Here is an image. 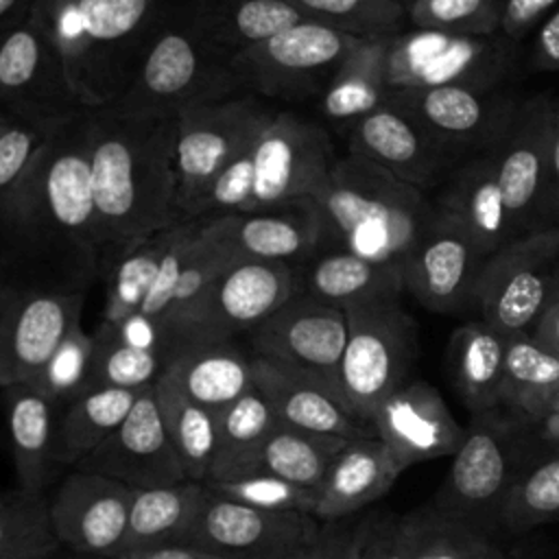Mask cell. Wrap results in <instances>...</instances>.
<instances>
[{
    "mask_svg": "<svg viewBox=\"0 0 559 559\" xmlns=\"http://www.w3.org/2000/svg\"><path fill=\"white\" fill-rule=\"evenodd\" d=\"M2 288L85 293L103 273L90 109L59 122L33 170L0 192Z\"/></svg>",
    "mask_w": 559,
    "mask_h": 559,
    "instance_id": "1",
    "label": "cell"
},
{
    "mask_svg": "<svg viewBox=\"0 0 559 559\" xmlns=\"http://www.w3.org/2000/svg\"><path fill=\"white\" fill-rule=\"evenodd\" d=\"M175 120L90 109V157L103 273L131 245L183 223L175 170Z\"/></svg>",
    "mask_w": 559,
    "mask_h": 559,
    "instance_id": "2",
    "label": "cell"
},
{
    "mask_svg": "<svg viewBox=\"0 0 559 559\" xmlns=\"http://www.w3.org/2000/svg\"><path fill=\"white\" fill-rule=\"evenodd\" d=\"M238 258L183 221L124 249L105 271L103 323L151 321L168 352L197 343L199 314L214 280Z\"/></svg>",
    "mask_w": 559,
    "mask_h": 559,
    "instance_id": "3",
    "label": "cell"
},
{
    "mask_svg": "<svg viewBox=\"0 0 559 559\" xmlns=\"http://www.w3.org/2000/svg\"><path fill=\"white\" fill-rule=\"evenodd\" d=\"M166 0H35L33 22L57 50L85 109L116 105L127 92Z\"/></svg>",
    "mask_w": 559,
    "mask_h": 559,
    "instance_id": "4",
    "label": "cell"
},
{
    "mask_svg": "<svg viewBox=\"0 0 559 559\" xmlns=\"http://www.w3.org/2000/svg\"><path fill=\"white\" fill-rule=\"evenodd\" d=\"M314 203L328 238L338 249L400 271L417 238L439 214L426 190L352 153L338 157Z\"/></svg>",
    "mask_w": 559,
    "mask_h": 559,
    "instance_id": "5",
    "label": "cell"
},
{
    "mask_svg": "<svg viewBox=\"0 0 559 559\" xmlns=\"http://www.w3.org/2000/svg\"><path fill=\"white\" fill-rule=\"evenodd\" d=\"M537 450L531 426L504 406L472 415L463 443L430 504L498 537L515 480Z\"/></svg>",
    "mask_w": 559,
    "mask_h": 559,
    "instance_id": "6",
    "label": "cell"
},
{
    "mask_svg": "<svg viewBox=\"0 0 559 559\" xmlns=\"http://www.w3.org/2000/svg\"><path fill=\"white\" fill-rule=\"evenodd\" d=\"M231 59L221 55L190 15L159 22L138 70L111 107L135 118L175 120L188 107L229 96L238 87Z\"/></svg>",
    "mask_w": 559,
    "mask_h": 559,
    "instance_id": "7",
    "label": "cell"
},
{
    "mask_svg": "<svg viewBox=\"0 0 559 559\" xmlns=\"http://www.w3.org/2000/svg\"><path fill=\"white\" fill-rule=\"evenodd\" d=\"M347 343L336 386L354 415L369 424L376 408L408 382L417 360V325L400 301L349 308Z\"/></svg>",
    "mask_w": 559,
    "mask_h": 559,
    "instance_id": "8",
    "label": "cell"
},
{
    "mask_svg": "<svg viewBox=\"0 0 559 559\" xmlns=\"http://www.w3.org/2000/svg\"><path fill=\"white\" fill-rule=\"evenodd\" d=\"M273 114L255 96H223L188 107L175 118L173 146L183 221H194L214 177L260 135Z\"/></svg>",
    "mask_w": 559,
    "mask_h": 559,
    "instance_id": "9",
    "label": "cell"
},
{
    "mask_svg": "<svg viewBox=\"0 0 559 559\" xmlns=\"http://www.w3.org/2000/svg\"><path fill=\"white\" fill-rule=\"evenodd\" d=\"M332 26L301 20L231 59L242 87L264 96L323 94L347 55L362 41Z\"/></svg>",
    "mask_w": 559,
    "mask_h": 559,
    "instance_id": "10",
    "label": "cell"
},
{
    "mask_svg": "<svg viewBox=\"0 0 559 559\" xmlns=\"http://www.w3.org/2000/svg\"><path fill=\"white\" fill-rule=\"evenodd\" d=\"M559 266V227L518 236L493 251L480 273L476 310L502 336L533 330Z\"/></svg>",
    "mask_w": 559,
    "mask_h": 559,
    "instance_id": "11",
    "label": "cell"
},
{
    "mask_svg": "<svg viewBox=\"0 0 559 559\" xmlns=\"http://www.w3.org/2000/svg\"><path fill=\"white\" fill-rule=\"evenodd\" d=\"M511 48L502 39L450 35L437 31H400L389 37V90L463 85L496 90L511 70Z\"/></svg>",
    "mask_w": 559,
    "mask_h": 559,
    "instance_id": "12",
    "label": "cell"
},
{
    "mask_svg": "<svg viewBox=\"0 0 559 559\" xmlns=\"http://www.w3.org/2000/svg\"><path fill=\"white\" fill-rule=\"evenodd\" d=\"M555 107L544 96L520 103L507 133L493 146L498 181L513 238L552 223Z\"/></svg>",
    "mask_w": 559,
    "mask_h": 559,
    "instance_id": "13",
    "label": "cell"
},
{
    "mask_svg": "<svg viewBox=\"0 0 559 559\" xmlns=\"http://www.w3.org/2000/svg\"><path fill=\"white\" fill-rule=\"evenodd\" d=\"M336 162L338 157L325 129L293 111H275L253 146L249 210L314 199Z\"/></svg>",
    "mask_w": 559,
    "mask_h": 559,
    "instance_id": "14",
    "label": "cell"
},
{
    "mask_svg": "<svg viewBox=\"0 0 559 559\" xmlns=\"http://www.w3.org/2000/svg\"><path fill=\"white\" fill-rule=\"evenodd\" d=\"M386 103L413 118L459 159L493 148L520 107V103L496 90L463 85L393 90Z\"/></svg>",
    "mask_w": 559,
    "mask_h": 559,
    "instance_id": "15",
    "label": "cell"
},
{
    "mask_svg": "<svg viewBox=\"0 0 559 559\" xmlns=\"http://www.w3.org/2000/svg\"><path fill=\"white\" fill-rule=\"evenodd\" d=\"M487 258L480 242L456 218L439 210L404 260V288L430 312H465L476 308Z\"/></svg>",
    "mask_w": 559,
    "mask_h": 559,
    "instance_id": "16",
    "label": "cell"
},
{
    "mask_svg": "<svg viewBox=\"0 0 559 559\" xmlns=\"http://www.w3.org/2000/svg\"><path fill=\"white\" fill-rule=\"evenodd\" d=\"M85 293L0 290V384L31 382L81 325Z\"/></svg>",
    "mask_w": 559,
    "mask_h": 559,
    "instance_id": "17",
    "label": "cell"
},
{
    "mask_svg": "<svg viewBox=\"0 0 559 559\" xmlns=\"http://www.w3.org/2000/svg\"><path fill=\"white\" fill-rule=\"evenodd\" d=\"M323 522L301 511H269L210 491L190 544L227 559H284L310 544Z\"/></svg>",
    "mask_w": 559,
    "mask_h": 559,
    "instance_id": "18",
    "label": "cell"
},
{
    "mask_svg": "<svg viewBox=\"0 0 559 559\" xmlns=\"http://www.w3.org/2000/svg\"><path fill=\"white\" fill-rule=\"evenodd\" d=\"M135 489L98 472L72 467L50 507L61 544L79 557L122 555Z\"/></svg>",
    "mask_w": 559,
    "mask_h": 559,
    "instance_id": "19",
    "label": "cell"
},
{
    "mask_svg": "<svg viewBox=\"0 0 559 559\" xmlns=\"http://www.w3.org/2000/svg\"><path fill=\"white\" fill-rule=\"evenodd\" d=\"M347 332V312L343 308L297 293L253 328L247 338L253 356L319 373L336 384Z\"/></svg>",
    "mask_w": 559,
    "mask_h": 559,
    "instance_id": "20",
    "label": "cell"
},
{
    "mask_svg": "<svg viewBox=\"0 0 559 559\" xmlns=\"http://www.w3.org/2000/svg\"><path fill=\"white\" fill-rule=\"evenodd\" d=\"M297 293L299 277L290 262L236 260L205 295L199 314V341L249 334Z\"/></svg>",
    "mask_w": 559,
    "mask_h": 559,
    "instance_id": "21",
    "label": "cell"
},
{
    "mask_svg": "<svg viewBox=\"0 0 559 559\" xmlns=\"http://www.w3.org/2000/svg\"><path fill=\"white\" fill-rule=\"evenodd\" d=\"M0 98L2 111L44 120L85 109L66 79L57 50L33 17L2 35Z\"/></svg>",
    "mask_w": 559,
    "mask_h": 559,
    "instance_id": "22",
    "label": "cell"
},
{
    "mask_svg": "<svg viewBox=\"0 0 559 559\" xmlns=\"http://www.w3.org/2000/svg\"><path fill=\"white\" fill-rule=\"evenodd\" d=\"M199 223L207 238L231 251L238 260H308L328 240L314 199L223 214Z\"/></svg>",
    "mask_w": 559,
    "mask_h": 559,
    "instance_id": "23",
    "label": "cell"
},
{
    "mask_svg": "<svg viewBox=\"0 0 559 559\" xmlns=\"http://www.w3.org/2000/svg\"><path fill=\"white\" fill-rule=\"evenodd\" d=\"M79 469L111 476L133 489H151L188 480L166 432L155 386L133 404L118 430Z\"/></svg>",
    "mask_w": 559,
    "mask_h": 559,
    "instance_id": "24",
    "label": "cell"
},
{
    "mask_svg": "<svg viewBox=\"0 0 559 559\" xmlns=\"http://www.w3.org/2000/svg\"><path fill=\"white\" fill-rule=\"evenodd\" d=\"M253 384L284 426L345 439L376 435L371 424L354 415L338 386L319 373L253 356Z\"/></svg>",
    "mask_w": 559,
    "mask_h": 559,
    "instance_id": "25",
    "label": "cell"
},
{
    "mask_svg": "<svg viewBox=\"0 0 559 559\" xmlns=\"http://www.w3.org/2000/svg\"><path fill=\"white\" fill-rule=\"evenodd\" d=\"M373 432L408 469L415 463L454 456L465 428L454 419L441 393L426 380H408L371 417Z\"/></svg>",
    "mask_w": 559,
    "mask_h": 559,
    "instance_id": "26",
    "label": "cell"
},
{
    "mask_svg": "<svg viewBox=\"0 0 559 559\" xmlns=\"http://www.w3.org/2000/svg\"><path fill=\"white\" fill-rule=\"evenodd\" d=\"M349 153L382 166L397 179L421 190L445 179L459 164L454 153L389 103L354 122Z\"/></svg>",
    "mask_w": 559,
    "mask_h": 559,
    "instance_id": "27",
    "label": "cell"
},
{
    "mask_svg": "<svg viewBox=\"0 0 559 559\" xmlns=\"http://www.w3.org/2000/svg\"><path fill=\"white\" fill-rule=\"evenodd\" d=\"M402 472L406 467L378 435L352 439L338 452L317 491L314 515L321 522L354 518L382 498Z\"/></svg>",
    "mask_w": 559,
    "mask_h": 559,
    "instance_id": "28",
    "label": "cell"
},
{
    "mask_svg": "<svg viewBox=\"0 0 559 559\" xmlns=\"http://www.w3.org/2000/svg\"><path fill=\"white\" fill-rule=\"evenodd\" d=\"M437 207L456 218L491 255L513 240L493 148L467 155L443 179Z\"/></svg>",
    "mask_w": 559,
    "mask_h": 559,
    "instance_id": "29",
    "label": "cell"
},
{
    "mask_svg": "<svg viewBox=\"0 0 559 559\" xmlns=\"http://www.w3.org/2000/svg\"><path fill=\"white\" fill-rule=\"evenodd\" d=\"M2 389L17 487L31 493H46L57 465H61L57 459V402L28 382Z\"/></svg>",
    "mask_w": 559,
    "mask_h": 559,
    "instance_id": "30",
    "label": "cell"
},
{
    "mask_svg": "<svg viewBox=\"0 0 559 559\" xmlns=\"http://www.w3.org/2000/svg\"><path fill=\"white\" fill-rule=\"evenodd\" d=\"M299 277V293L349 310L400 301L404 275L397 266L376 262L347 249H328L312 258Z\"/></svg>",
    "mask_w": 559,
    "mask_h": 559,
    "instance_id": "31",
    "label": "cell"
},
{
    "mask_svg": "<svg viewBox=\"0 0 559 559\" xmlns=\"http://www.w3.org/2000/svg\"><path fill=\"white\" fill-rule=\"evenodd\" d=\"M166 376L197 404L214 415L249 393L253 384V356L231 338L199 341L170 354Z\"/></svg>",
    "mask_w": 559,
    "mask_h": 559,
    "instance_id": "32",
    "label": "cell"
},
{
    "mask_svg": "<svg viewBox=\"0 0 559 559\" xmlns=\"http://www.w3.org/2000/svg\"><path fill=\"white\" fill-rule=\"evenodd\" d=\"M207 496V485L199 480L135 489L122 555L190 544Z\"/></svg>",
    "mask_w": 559,
    "mask_h": 559,
    "instance_id": "33",
    "label": "cell"
},
{
    "mask_svg": "<svg viewBox=\"0 0 559 559\" xmlns=\"http://www.w3.org/2000/svg\"><path fill=\"white\" fill-rule=\"evenodd\" d=\"M188 15L227 59L306 20L286 0H192Z\"/></svg>",
    "mask_w": 559,
    "mask_h": 559,
    "instance_id": "34",
    "label": "cell"
},
{
    "mask_svg": "<svg viewBox=\"0 0 559 559\" xmlns=\"http://www.w3.org/2000/svg\"><path fill=\"white\" fill-rule=\"evenodd\" d=\"M507 336L483 319L454 330L448 345V371L463 406L476 415L502 406Z\"/></svg>",
    "mask_w": 559,
    "mask_h": 559,
    "instance_id": "35",
    "label": "cell"
},
{
    "mask_svg": "<svg viewBox=\"0 0 559 559\" xmlns=\"http://www.w3.org/2000/svg\"><path fill=\"white\" fill-rule=\"evenodd\" d=\"M144 391L90 386L59 417L57 459L61 465L79 467L90 459L127 419Z\"/></svg>",
    "mask_w": 559,
    "mask_h": 559,
    "instance_id": "36",
    "label": "cell"
},
{
    "mask_svg": "<svg viewBox=\"0 0 559 559\" xmlns=\"http://www.w3.org/2000/svg\"><path fill=\"white\" fill-rule=\"evenodd\" d=\"M347 441L352 439L277 424L240 476L260 472L319 491L330 465Z\"/></svg>",
    "mask_w": 559,
    "mask_h": 559,
    "instance_id": "37",
    "label": "cell"
},
{
    "mask_svg": "<svg viewBox=\"0 0 559 559\" xmlns=\"http://www.w3.org/2000/svg\"><path fill=\"white\" fill-rule=\"evenodd\" d=\"M389 37H365L347 55L321 94L328 118L356 122L386 103L391 92L386 79Z\"/></svg>",
    "mask_w": 559,
    "mask_h": 559,
    "instance_id": "38",
    "label": "cell"
},
{
    "mask_svg": "<svg viewBox=\"0 0 559 559\" xmlns=\"http://www.w3.org/2000/svg\"><path fill=\"white\" fill-rule=\"evenodd\" d=\"M559 391V356L528 332L507 336L502 406L535 424Z\"/></svg>",
    "mask_w": 559,
    "mask_h": 559,
    "instance_id": "39",
    "label": "cell"
},
{
    "mask_svg": "<svg viewBox=\"0 0 559 559\" xmlns=\"http://www.w3.org/2000/svg\"><path fill=\"white\" fill-rule=\"evenodd\" d=\"M155 397L188 480L205 483L216 454V415L190 400L166 373L155 384Z\"/></svg>",
    "mask_w": 559,
    "mask_h": 559,
    "instance_id": "40",
    "label": "cell"
},
{
    "mask_svg": "<svg viewBox=\"0 0 559 559\" xmlns=\"http://www.w3.org/2000/svg\"><path fill=\"white\" fill-rule=\"evenodd\" d=\"M280 421L253 386L216 415V454L207 480L240 476Z\"/></svg>",
    "mask_w": 559,
    "mask_h": 559,
    "instance_id": "41",
    "label": "cell"
},
{
    "mask_svg": "<svg viewBox=\"0 0 559 559\" xmlns=\"http://www.w3.org/2000/svg\"><path fill=\"white\" fill-rule=\"evenodd\" d=\"M61 546L46 493H31L20 487L2 493L0 559H57Z\"/></svg>",
    "mask_w": 559,
    "mask_h": 559,
    "instance_id": "42",
    "label": "cell"
},
{
    "mask_svg": "<svg viewBox=\"0 0 559 559\" xmlns=\"http://www.w3.org/2000/svg\"><path fill=\"white\" fill-rule=\"evenodd\" d=\"M90 386H116L146 391L166 373L170 354L124 338L107 323L96 328Z\"/></svg>",
    "mask_w": 559,
    "mask_h": 559,
    "instance_id": "43",
    "label": "cell"
},
{
    "mask_svg": "<svg viewBox=\"0 0 559 559\" xmlns=\"http://www.w3.org/2000/svg\"><path fill=\"white\" fill-rule=\"evenodd\" d=\"M559 518V443L539 448L522 469L502 513V531L526 533Z\"/></svg>",
    "mask_w": 559,
    "mask_h": 559,
    "instance_id": "44",
    "label": "cell"
},
{
    "mask_svg": "<svg viewBox=\"0 0 559 559\" xmlns=\"http://www.w3.org/2000/svg\"><path fill=\"white\" fill-rule=\"evenodd\" d=\"M306 20L356 37H389L408 20V0H286Z\"/></svg>",
    "mask_w": 559,
    "mask_h": 559,
    "instance_id": "45",
    "label": "cell"
},
{
    "mask_svg": "<svg viewBox=\"0 0 559 559\" xmlns=\"http://www.w3.org/2000/svg\"><path fill=\"white\" fill-rule=\"evenodd\" d=\"M402 522L408 559H469L480 542L493 537L437 511L430 502L402 515Z\"/></svg>",
    "mask_w": 559,
    "mask_h": 559,
    "instance_id": "46",
    "label": "cell"
},
{
    "mask_svg": "<svg viewBox=\"0 0 559 559\" xmlns=\"http://www.w3.org/2000/svg\"><path fill=\"white\" fill-rule=\"evenodd\" d=\"M502 9L504 0H408V20L419 31L491 37Z\"/></svg>",
    "mask_w": 559,
    "mask_h": 559,
    "instance_id": "47",
    "label": "cell"
},
{
    "mask_svg": "<svg viewBox=\"0 0 559 559\" xmlns=\"http://www.w3.org/2000/svg\"><path fill=\"white\" fill-rule=\"evenodd\" d=\"M61 120L0 114V192L15 188L33 170Z\"/></svg>",
    "mask_w": 559,
    "mask_h": 559,
    "instance_id": "48",
    "label": "cell"
},
{
    "mask_svg": "<svg viewBox=\"0 0 559 559\" xmlns=\"http://www.w3.org/2000/svg\"><path fill=\"white\" fill-rule=\"evenodd\" d=\"M216 496L269 511H301L312 513L317 507V491L288 483L271 474H245L225 480H205Z\"/></svg>",
    "mask_w": 559,
    "mask_h": 559,
    "instance_id": "49",
    "label": "cell"
},
{
    "mask_svg": "<svg viewBox=\"0 0 559 559\" xmlns=\"http://www.w3.org/2000/svg\"><path fill=\"white\" fill-rule=\"evenodd\" d=\"M92 352L94 336L83 332V328L79 325L48 360V365L37 373V378L28 384L39 389L57 404L74 402L83 391L90 389Z\"/></svg>",
    "mask_w": 559,
    "mask_h": 559,
    "instance_id": "50",
    "label": "cell"
},
{
    "mask_svg": "<svg viewBox=\"0 0 559 559\" xmlns=\"http://www.w3.org/2000/svg\"><path fill=\"white\" fill-rule=\"evenodd\" d=\"M258 140V138H255ZM255 140L240 148L231 162L214 177L205 197L201 199L194 221L216 218L223 214L247 212L253 194V146Z\"/></svg>",
    "mask_w": 559,
    "mask_h": 559,
    "instance_id": "51",
    "label": "cell"
},
{
    "mask_svg": "<svg viewBox=\"0 0 559 559\" xmlns=\"http://www.w3.org/2000/svg\"><path fill=\"white\" fill-rule=\"evenodd\" d=\"M365 518L323 522L319 535L284 559H358Z\"/></svg>",
    "mask_w": 559,
    "mask_h": 559,
    "instance_id": "52",
    "label": "cell"
},
{
    "mask_svg": "<svg viewBox=\"0 0 559 559\" xmlns=\"http://www.w3.org/2000/svg\"><path fill=\"white\" fill-rule=\"evenodd\" d=\"M358 559H408V539L402 515H367Z\"/></svg>",
    "mask_w": 559,
    "mask_h": 559,
    "instance_id": "53",
    "label": "cell"
},
{
    "mask_svg": "<svg viewBox=\"0 0 559 559\" xmlns=\"http://www.w3.org/2000/svg\"><path fill=\"white\" fill-rule=\"evenodd\" d=\"M559 7V0H504L500 33L507 41L515 44L537 26Z\"/></svg>",
    "mask_w": 559,
    "mask_h": 559,
    "instance_id": "54",
    "label": "cell"
},
{
    "mask_svg": "<svg viewBox=\"0 0 559 559\" xmlns=\"http://www.w3.org/2000/svg\"><path fill=\"white\" fill-rule=\"evenodd\" d=\"M533 68L559 72V7L535 31Z\"/></svg>",
    "mask_w": 559,
    "mask_h": 559,
    "instance_id": "55",
    "label": "cell"
},
{
    "mask_svg": "<svg viewBox=\"0 0 559 559\" xmlns=\"http://www.w3.org/2000/svg\"><path fill=\"white\" fill-rule=\"evenodd\" d=\"M531 336L544 345L546 349H550L552 354L559 356V275L555 277V286L550 293V299L544 308V312L539 314L537 323L531 330Z\"/></svg>",
    "mask_w": 559,
    "mask_h": 559,
    "instance_id": "56",
    "label": "cell"
},
{
    "mask_svg": "<svg viewBox=\"0 0 559 559\" xmlns=\"http://www.w3.org/2000/svg\"><path fill=\"white\" fill-rule=\"evenodd\" d=\"M120 559H227V557L203 550L192 544H181V546H166V548H153V550H138V552L122 555Z\"/></svg>",
    "mask_w": 559,
    "mask_h": 559,
    "instance_id": "57",
    "label": "cell"
},
{
    "mask_svg": "<svg viewBox=\"0 0 559 559\" xmlns=\"http://www.w3.org/2000/svg\"><path fill=\"white\" fill-rule=\"evenodd\" d=\"M531 430L539 448H552L559 443V391L548 404V408L542 413V417L535 424H531Z\"/></svg>",
    "mask_w": 559,
    "mask_h": 559,
    "instance_id": "58",
    "label": "cell"
},
{
    "mask_svg": "<svg viewBox=\"0 0 559 559\" xmlns=\"http://www.w3.org/2000/svg\"><path fill=\"white\" fill-rule=\"evenodd\" d=\"M35 0H0V26L2 33L24 24L33 13Z\"/></svg>",
    "mask_w": 559,
    "mask_h": 559,
    "instance_id": "59",
    "label": "cell"
},
{
    "mask_svg": "<svg viewBox=\"0 0 559 559\" xmlns=\"http://www.w3.org/2000/svg\"><path fill=\"white\" fill-rule=\"evenodd\" d=\"M552 223L559 227V103L555 107L552 129Z\"/></svg>",
    "mask_w": 559,
    "mask_h": 559,
    "instance_id": "60",
    "label": "cell"
},
{
    "mask_svg": "<svg viewBox=\"0 0 559 559\" xmlns=\"http://www.w3.org/2000/svg\"><path fill=\"white\" fill-rule=\"evenodd\" d=\"M469 559H511L509 552L498 544V537H487L480 546L472 552Z\"/></svg>",
    "mask_w": 559,
    "mask_h": 559,
    "instance_id": "61",
    "label": "cell"
},
{
    "mask_svg": "<svg viewBox=\"0 0 559 559\" xmlns=\"http://www.w3.org/2000/svg\"><path fill=\"white\" fill-rule=\"evenodd\" d=\"M79 559H98V557H79Z\"/></svg>",
    "mask_w": 559,
    "mask_h": 559,
    "instance_id": "62",
    "label": "cell"
},
{
    "mask_svg": "<svg viewBox=\"0 0 559 559\" xmlns=\"http://www.w3.org/2000/svg\"><path fill=\"white\" fill-rule=\"evenodd\" d=\"M557 275H559V266H557Z\"/></svg>",
    "mask_w": 559,
    "mask_h": 559,
    "instance_id": "63",
    "label": "cell"
}]
</instances>
